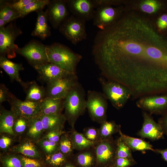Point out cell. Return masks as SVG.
<instances>
[{
    "label": "cell",
    "instance_id": "1",
    "mask_svg": "<svg viewBox=\"0 0 167 167\" xmlns=\"http://www.w3.org/2000/svg\"><path fill=\"white\" fill-rule=\"evenodd\" d=\"M153 24L135 15L120 17L96 35L92 54L101 74L131 91L132 100L167 94V44Z\"/></svg>",
    "mask_w": 167,
    "mask_h": 167
},
{
    "label": "cell",
    "instance_id": "2",
    "mask_svg": "<svg viewBox=\"0 0 167 167\" xmlns=\"http://www.w3.org/2000/svg\"><path fill=\"white\" fill-rule=\"evenodd\" d=\"M46 50L49 62L54 64L69 72L76 73L77 65L82 58L81 55L58 43L46 45Z\"/></svg>",
    "mask_w": 167,
    "mask_h": 167
},
{
    "label": "cell",
    "instance_id": "3",
    "mask_svg": "<svg viewBox=\"0 0 167 167\" xmlns=\"http://www.w3.org/2000/svg\"><path fill=\"white\" fill-rule=\"evenodd\" d=\"M64 100V115L73 127L78 118L87 109L84 90L79 82L71 89Z\"/></svg>",
    "mask_w": 167,
    "mask_h": 167
},
{
    "label": "cell",
    "instance_id": "4",
    "mask_svg": "<svg viewBox=\"0 0 167 167\" xmlns=\"http://www.w3.org/2000/svg\"><path fill=\"white\" fill-rule=\"evenodd\" d=\"M103 94L113 106L118 109L122 108L131 98V91L124 85L104 77L99 79Z\"/></svg>",
    "mask_w": 167,
    "mask_h": 167
},
{
    "label": "cell",
    "instance_id": "5",
    "mask_svg": "<svg viewBox=\"0 0 167 167\" xmlns=\"http://www.w3.org/2000/svg\"><path fill=\"white\" fill-rule=\"evenodd\" d=\"M86 21L71 14L62 23L59 30L73 44L76 45L87 38Z\"/></svg>",
    "mask_w": 167,
    "mask_h": 167
},
{
    "label": "cell",
    "instance_id": "6",
    "mask_svg": "<svg viewBox=\"0 0 167 167\" xmlns=\"http://www.w3.org/2000/svg\"><path fill=\"white\" fill-rule=\"evenodd\" d=\"M22 33L15 22H11L6 26L0 28V56H5L8 59L16 57L15 50L18 46L15 41Z\"/></svg>",
    "mask_w": 167,
    "mask_h": 167
},
{
    "label": "cell",
    "instance_id": "7",
    "mask_svg": "<svg viewBox=\"0 0 167 167\" xmlns=\"http://www.w3.org/2000/svg\"><path fill=\"white\" fill-rule=\"evenodd\" d=\"M96 143L94 150L95 167H113L116 158V141L111 137Z\"/></svg>",
    "mask_w": 167,
    "mask_h": 167
},
{
    "label": "cell",
    "instance_id": "8",
    "mask_svg": "<svg viewBox=\"0 0 167 167\" xmlns=\"http://www.w3.org/2000/svg\"><path fill=\"white\" fill-rule=\"evenodd\" d=\"M107 100L103 93L93 90L88 91L86 107L93 121L101 123L106 121Z\"/></svg>",
    "mask_w": 167,
    "mask_h": 167
},
{
    "label": "cell",
    "instance_id": "9",
    "mask_svg": "<svg viewBox=\"0 0 167 167\" xmlns=\"http://www.w3.org/2000/svg\"><path fill=\"white\" fill-rule=\"evenodd\" d=\"M46 48V45L33 40L23 47H18L15 53L24 57L34 67L49 62Z\"/></svg>",
    "mask_w": 167,
    "mask_h": 167
},
{
    "label": "cell",
    "instance_id": "10",
    "mask_svg": "<svg viewBox=\"0 0 167 167\" xmlns=\"http://www.w3.org/2000/svg\"><path fill=\"white\" fill-rule=\"evenodd\" d=\"M79 82L76 74L56 79L47 84L46 97L64 99L71 89Z\"/></svg>",
    "mask_w": 167,
    "mask_h": 167
},
{
    "label": "cell",
    "instance_id": "11",
    "mask_svg": "<svg viewBox=\"0 0 167 167\" xmlns=\"http://www.w3.org/2000/svg\"><path fill=\"white\" fill-rule=\"evenodd\" d=\"M136 105L151 115H162L167 112V94L143 96L138 99Z\"/></svg>",
    "mask_w": 167,
    "mask_h": 167
},
{
    "label": "cell",
    "instance_id": "12",
    "mask_svg": "<svg viewBox=\"0 0 167 167\" xmlns=\"http://www.w3.org/2000/svg\"><path fill=\"white\" fill-rule=\"evenodd\" d=\"M48 20L54 29L58 28L70 15L66 0H51L47 5Z\"/></svg>",
    "mask_w": 167,
    "mask_h": 167
},
{
    "label": "cell",
    "instance_id": "13",
    "mask_svg": "<svg viewBox=\"0 0 167 167\" xmlns=\"http://www.w3.org/2000/svg\"><path fill=\"white\" fill-rule=\"evenodd\" d=\"M8 101L16 115L28 119L38 115L40 110V103L22 101L11 92Z\"/></svg>",
    "mask_w": 167,
    "mask_h": 167
},
{
    "label": "cell",
    "instance_id": "14",
    "mask_svg": "<svg viewBox=\"0 0 167 167\" xmlns=\"http://www.w3.org/2000/svg\"><path fill=\"white\" fill-rule=\"evenodd\" d=\"M120 14L117 9L110 6H98L95 10L93 24L103 30L116 22L120 17Z\"/></svg>",
    "mask_w": 167,
    "mask_h": 167
},
{
    "label": "cell",
    "instance_id": "15",
    "mask_svg": "<svg viewBox=\"0 0 167 167\" xmlns=\"http://www.w3.org/2000/svg\"><path fill=\"white\" fill-rule=\"evenodd\" d=\"M71 15L86 21L92 19L96 7L93 0H66Z\"/></svg>",
    "mask_w": 167,
    "mask_h": 167
},
{
    "label": "cell",
    "instance_id": "16",
    "mask_svg": "<svg viewBox=\"0 0 167 167\" xmlns=\"http://www.w3.org/2000/svg\"><path fill=\"white\" fill-rule=\"evenodd\" d=\"M143 123L141 129L137 133L142 138H147L152 141L164 139V134L158 123L155 122L151 115L142 111Z\"/></svg>",
    "mask_w": 167,
    "mask_h": 167
},
{
    "label": "cell",
    "instance_id": "17",
    "mask_svg": "<svg viewBox=\"0 0 167 167\" xmlns=\"http://www.w3.org/2000/svg\"><path fill=\"white\" fill-rule=\"evenodd\" d=\"M34 68L38 72L40 79L47 84L72 74H76L69 72L50 62L35 66Z\"/></svg>",
    "mask_w": 167,
    "mask_h": 167
},
{
    "label": "cell",
    "instance_id": "18",
    "mask_svg": "<svg viewBox=\"0 0 167 167\" xmlns=\"http://www.w3.org/2000/svg\"><path fill=\"white\" fill-rule=\"evenodd\" d=\"M36 12L37 15L36 22L31 35L45 40L51 35L50 28L48 24V19L46 11L41 10Z\"/></svg>",
    "mask_w": 167,
    "mask_h": 167
},
{
    "label": "cell",
    "instance_id": "19",
    "mask_svg": "<svg viewBox=\"0 0 167 167\" xmlns=\"http://www.w3.org/2000/svg\"><path fill=\"white\" fill-rule=\"evenodd\" d=\"M64 99L46 97L41 103L39 115H48L61 113L64 109Z\"/></svg>",
    "mask_w": 167,
    "mask_h": 167
},
{
    "label": "cell",
    "instance_id": "20",
    "mask_svg": "<svg viewBox=\"0 0 167 167\" xmlns=\"http://www.w3.org/2000/svg\"><path fill=\"white\" fill-rule=\"evenodd\" d=\"M23 87L26 94L25 101L41 103L46 97L45 88L35 81L25 82Z\"/></svg>",
    "mask_w": 167,
    "mask_h": 167
},
{
    "label": "cell",
    "instance_id": "21",
    "mask_svg": "<svg viewBox=\"0 0 167 167\" xmlns=\"http://www.w3.org/2000/svg\"><path fill=\"white\" fill-rule=\"evenodd\" d=\"M0 66L8 75L11 80H15L23 87L25 82L19 76V72L24 70L22 64L13 62L6 57L0 56Z\"/></svg>",
    "mask_w": 167,
    "mask_h": 167
},
{
    "label": "cell",
    "instance_id": "22",
    "mask_svg": "<svg viewBox=\"0 0 167 167\" xmlns=\"http://www.w3.org/2000/svg\"><path fill=\"white\" fill-rule=\"evenodd\" d=\"M44 132L41 118L38 115L28 119V127L26 131L28 139L37 142Z\"/></svg>",
    "mask_w": 167,
    "mask_h": 167
},
{
    "label": "cell",
    "instance_id": "23",
    "mask_svg": "<svg viewBox=\"0 0 167 167\" xmlns=\"http://www.w3.org/2000/svg\"><path fill=\"white\" fill-rule=\"evenodd\" d=\"M44 131L62 130L66 119L64 114L40 116Z\"/></svg>",
    "mask_w": 167,
    "mask_h": 167
},
{
    "label": "cell",
    "instance_id": "24",
    "mask_svg": "<svg viewBox=\"0 0 167 167\" xmlns=\"http://www.w3.org/2000/svg\"><path fill=\"white\" fill-rule=\"evenodd\" d=\"M17 116L11 110L2 108L0 114V132L14 136L13 126Z\"/></svg>",
    "mask_w": 167,
    "mask_h": 167
},
{
    "label": "cell",
    "instance_id": "25",
    "mask_svg": "<svg viewBox=\"0 0 167 167\" xmlns=\"http://www.w3.org/2000/svg\"><path fill=\"white\" fill-rule=\"evenodd\" d=\"M13 151L30 158L39 160L42 157L40 152L33 142L28 139L14 147Z\"/></svg>",
    "mask_w": 167,
    "mask_h": 167
},
{
    "label": "cell",
    "instance_id": "26",
    "mask_svg": "<svg viewBox=\"0 0 167 167\" xmlns=\"http://www.w3.org/2000/svg\"><path fill=\"white\" fill-rule=\"evenodd\" d=\"M119 132L121 139L132 150L140 151L143 152L147 150L154 152L155 149L149 142L141 139L132 137L125 135L122 132L121 130Z\"/></svg>",
    "mask_w": 167,
    "mask_h": 167
},
{
    "label": "cell",
    "instance_id": "27",
    "mask_svg": "<svg viewBox=\"0 0 167 167\" xmlns=\"http://www.w3.org/2000/svg\"><path fill=\"white\" fill-rule=\"evenodd\" d=\"M70 138L74 149L79 150H87L94 146L95 143L87 139L84 135L74 131Z\"/></svg>",
    "mask_w": 167,
    "mask_h": 167
},
{
    "label": "cell",
    "instance_id": "28",
    "mask_svg": "<svg viewBox=\"0 0 167 167\" xmlns=\"http://www.w3.org/2000/svg\"><path fill=\"white\" fill-rule=\"evenodd\" d=\"M73 161L78 167H95V154L89 151H84L78 154Z\"/></svg>",
    "mask_w": 167,
    "mask_h": 167
},
{
    "label": "cell",
    "instance_id": "29",
    "mask_svg": "<svg viewBox=\"0 0 167 167\" xmlns=\"http://www.w3.org/2000/svg\"><path fill=\"white\" fill-rule=\"evenodd\" d=\"M120 128V125L117 124L113 121H106L103 122L99 130L101 140L112 137L113 135L119 131Z\"/></svg>",
    "mask_w": 167,
    "mask_h": 167
},
{
    "label": "cell",
    "instance_id": "30",
    "mask_svg": "<svg viewBox=\"0 0 167 167\" xmlns=\"http://www.w3.org/2000/svg\"><path fill=\"white\" fill-rule=\"evenodd\" d=\"M68 158L58 151L52 154L46 155L45 161L51 167H62L69 161Z\"/></svg>",
    "mask_w": 167,
    "mask_h": 167
},
{
    "label": "cell",
    "instance_id": "31",
    "mask_svg": "<svg viewBox=\"0 0 167 167\" xmlns=\"http://www.w3.org/2000/svg\"><path fill=\"white\" fill-rule=\"evenodd\" d=\"M20 17L19 14L10 6L0 1V18L8 23Z\"/></svg>",
    "mask_w": 167,
    "mask_h": 167
},
{
    "label": "cell",
    "instance_id": "32",
    "mask_svg": "<svg viewBox=\"0 0 167 167\" xmlns=\"http://www.w3.org/2000/svg\"><path fill=\"white\" fill-rule=\"evenodd\" d=\"M49 1V0H33L23 9L20 14V17L23 18L33 11L42 10Z\"/></svg>",
    "mask_w": 167,
    "mask_h": 167
},
{
    "label": "cell",
    "instance_id": "33",
    "mask_svg": "<svg viewBox=\"0 0 167 167\" xmlns=\"http://www.w3.org/2000/svg\"><path fill=\"white\" fill-rule=\"evenodd\" d=\"M116 141V158L134 159L132 154L131 149L122 140L121 137H119Z\"/></svg>",
    "mask_w": 167,
    "mask_h": 167
},
{
    "label": "cell",
    "instance_id": "34",
    "mask_svg": "<svg viewBox=\"0 0 167 167\" xmlns=\"http://www.w3.org/2000/svg\"><path fill=\"white\" fill-rule=\"evenodd\" d=\"M37 143L46 155L52 154L59 151L58 142H52L42 138Z\"/></svg>",
    "mask_w": 167,
    "mask_h": 167
},
{
    "label": "cell",
    "instance_id": "35",
    "mask_svg": "<svg viewBox=\"0 0 167 167\" xmlns=\"http://www.w3.org/2000/svg\"><path fill=\"white\" fill-rule=\"evenodd\" d=\"M63 134L61 136L58 142L59 150L68 157L74 149L70 138L67 135Z\"/></svg>",
    "mask_w": 167,
    "mask_h": 167
},
{
    "label": "cell",
    "instance_id": "36",
    "mask_svg": "<svg viewBox=\"0 0 167 167\" xmlns=\"http://www.w3.org/2000/svg\"><path fill=\"white\" fill-rule=\"evenodd\" d=\"M3 167H22V162L19 156L8 155L1 158Z\"/></svg>",
    "mask_w": 167,
    "mask_h": 167
},
{
    "label": "cell",
    "instance_id": "37",
    "mask_svg": "<svg viewBox=\"0 0 167 167\" xmlns=\"http://www.w3.org/2000/svg\"><path fill=\"white\" fill-rule=\"evenodd\" d=\"M28 119L17 116L15 121L13 130L15 134H21L25 132L28 127Z\"/></svg>",
    "mask_w": 167,
    "mask_h": 167
},
{
    "label": "cell",
    "instance_id": "38",
    "mask_svg": "<svg viewBox=\"0 0 167 167\" xmlns=\"http://www.w3.org/2000/svg\"><path fill=\"white\" fill-rule=\"evenodd\" d=\"M32 1L33 0H0V2L10 6L20 15L25 6Z\"/></svg>",
    "mask_w": 167,
    "mask_h": 167
},
{
    "label": "cell",
    "instance_id": "39",
    "mask_svg": "<svg viewBox=\"0 0 167 167\" xmlns=\"http://www.w3.org/2000/svg\"><path fill=\"white\" fill-rule=\"evenodd\" d=\"M22 167H43L42 163L39 160L20 156Z\"/></svg>",
    "mask_w": 167,
    "mask_h": 167
},
{
    "label": "cell",
    "instance_id": "40",
    "mask_svg": "<svg viewBox=\"0 0 167 167\" xmlns=\"http://www.w3.org/2000/svg\"><path fill=\"white\" fill-rule=\"evenodd\" d=\"M89 140L95 143L101 140L99 130L93 128H88L85 129L84 135Z\"/></svg>",
    "mask_w": 167,
    "mask_h": 167
},
{
    "label": "cell",
    "instance_id": "41",
    "mask_svg": "<svg viewBox=\"0 0 167 167\" xmlns=\"http://www.w3.org/2000/svg\"><path fill=\"white\" fill-rule=\"evenodd\" d=\"M159 7V5L156 1L148 0L143 2L141 9L144 12L151 13L156 11Z\"/></svg>",
    "mask_w": 167,
    "mask_h": 167
},
{
    "label": "cell",
    "instance_id": "42",
    "mask_svg": "<svg viewBox=\"0 0 167 167\" xmlns=\"http://www.w3.org/2000/svg\"><path fill=\"white\" fill-rule=\"evenodd\" d=\"M136 164L134 159L116 158L113 167H130Z\"/></svg>",
    "mask_w": 167,
    "mask_h": 167
},
{
    "label": "cell",
    "instance_id": "43",
    "mask_svg": "<svg viewBox=\"0 0 167 167\" xmlns=\"http://www.w3.org/2000/svg\"><path fill=\"white\" fill-rule=\"evenodd\" d=\"M64 133L62 130H53L46 133L43 138L52 142L58 143L61 136Z\"/></svg>",
    "mask_w": 167,
    "mask_h": 167
},
{
    "label": "cell",
    "instance_id": "44",
    "mask_svg": "<svg viewBox=\"0 0 167 167\" xmlns=\"http://www.w3.org/2000/svg\"><path fill=\"white\" fill-rule=\"evenodd\" d=\"M11 92L4 84H1L0 86V103L8 101Z\"/></svg>",
    "mask_w": 167,
    "mask_h": 167
},
{
    "label": "cell",
    "instance_id": "45",
    "mask_svg": "<svg viewBox=\"0 0 167 167\" xmlns=\"http://www.w3.org/2000/svg\"><path fill=\"white\" fill-rule=\"evenodd\" d=\"M12 139L10 137L5 135L2 136L0 139V147L2 149H7L11 144Z\"/></svg>",
    "mask_w": 167,
    "mask_h": 167
},
{
    "label": "cell",
    "instance_id": "46",
    "mask_svg": "<svg viewBox=\"0 0 167 167\" xmlns=\"http://www.w3.org/2000/svg\"><path fill=\"white\" fill-rule=\"evenodd\" d=\"M158 123L160 126L164 134L167 135V112L162 115L158 119Z\"/></svg>",
    "mask_w": 167,
    "mask_h": 167
},
{
    "label": "cell",
    "instance_id": "47",
    "mask_svg": "<svg viewBox=\"0 0 167 167\" xmlns=\"http://www.w3.org/2000/svg\"><path fill=\"white\" fill-rule=\"evenodd\" d=\"M158 27L161 29H164L167 27V15H163L158 19Z\"/></svg>",
    "mask_w": 167,
    "mask_h": 167
},
{
    "label": "cell",
    "instance_id": "48",
    "mask_svg": "<svg viewBox=\"0 0 167 167\" xmlns=\"http://www.w3.org/2000/svg\"><path fill=\"white\" fill-rule=\"evenodd\" d=\"M154 152L161 155L163 159L167 162V148L165 149H155Z\"/></svg>",
    "mask_w": 167,
    "mask_h": 167
},
{
    "label": "cell",
    "instance_id": "49",
    "mask_svg": "<svg viewBox=\"0 0 167 167\" xmlns=\"http://www.w3.org/2000/svg\"><path fill=\"white\" fill-rule=\"evenodd\" d=\"M62 167H78L73 161H68Z\"/></svg>",
    "mask_w": 167,
    "mask_h": 167
},
{
    "label": "cell",
    "instance_id": "50",
    "mask_svg": "<svg viewBox=\"0 0 167 167\" xmlns=\"http://www.w3.org/2000/svg\"><path fill=\"white\" fill-rule=\"evenodd\" d=\"M8 23L0 18V28L5 27V25Z\"/></svg>",
    "mask_w": 167,
    "mask_h": 167
}]
</instances>
